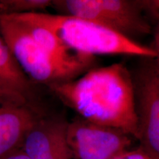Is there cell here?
I'll use <instances>...</instances> for the list:
<instances>
[{"instance_id": "cell-1", "label": "cell", "mask_w": 159, "mask_h": 159, "mask_svg": "<svg viewBox=\"0 0 159 159\" xmlns=\"http://www.w3.org/2000/svg\"><path fill=\"white\" fill-rule=\"evenodd\" d=\"M48 88L81 118L138 139L136 89L123 63L89 69L77 78Z\"/></svg>"}, {"instance_id": "cell-2", "label": "cell", "mask_w": 159, "mask_h": 159, "mask_svg": "<svg viewBox=\"0 0 159 159\" xmlns=\"http://www.w3.org/2000/svg\"><path fill=\"white\" fill-rule=\"evenodd\" d=\"M16 15L49 29L77 54L92 57L97 55H125L147 59L156 57V52L152 47L78 18L44 12Z\"/></svg>"}, {"instance_id": "cell-3", "label": "cell", "mask_w": 159, "mask_h": 159, "mask_svg": "<svg viewBox=\"0 0 159 159\" xmlns=\"http://www.w3.org/2000/svg\"><path fill=\"white\" fill-rule=\"evenodd\" d=\"M0 35L18 65L32 82L47 86L74 80L89 70L91 65L67 64L43 50L23 22L13 16L0 17Z\"/></svg>"}, {"instance_id": "cell-4", "label": "cell", "mask_w": 159, "mask_h": 159, "mask_svg": "<svg viewBox=\"0 0 159 159\" xmlns=\"http://www.w3.org/2000/svg\"><path fill=\"white\" fill-rule=\"evenodd\" d=\"M66 137L74 159H111L130 148L133 139L122 131L80 116L68 122Z\"/></svg>"}, {"instance_id": "cell-5", "label": "cell", "mask_w": 159, "mask_h": 159, "mask_svg": "<svg viewBox=\"0 0 159 159\" xmlns=\"http://www.w3.org/2000/svg\"><path fill=\"white\" fill-rule=\"evenodd\" d=\"M151 61L139 77L138 140L140 146L159 159V71L154 59Z\"/></svg>"}, {"instance_id": "cell-6", "label": "cell", "mask_w": 159, "mask_h": 159, "mask_svg": "<svg viewBox=\"0 0 159 159\" xmlns=\"http://www.w3.org/2000/svg\"><path fill=\"white\" fill-rule=\"evenodd\" d=\"M42 116L33 100L0 93V158L21 148L26 134Z\"/></svg>"}, {"instance_id": "cell-7", "label": "cell", "mask_w": 159, "mask_h": 159, "mask_svg": "<svg viewBox=\"0 0 159 159\" xmlns=\"http://www.w3.org/2000/svg\"><path fill=\"white\" fill-rule=\"evenodd\" d=\"M67 125L59 117H40L21 145L29 159H74L67 142Z\"/></svg>"}, {"instance_id": "cell-8", "label": "cell", "mask_w": 159, "mask_h": 159, "mask_svg": "<svg viewBox=\"0 0 159 159\" xmlns=\"http://www.w3.org/2000/svg\"><path fill=\"white\" fill-rule=\"evenodd\" d=\"M97 2L117 33L132 40L151 33V26L142 13L146 1L97 0Z\"/></svg>"}, {"instance_id": "cell-9", "label": "cell", "mask_w": 159, "mask_h": 159, "mask_svg": "<svg viewBox=\"0 0 159 159\" xmlns=\"http://www.w3.org/2000/svg\"><path fill=\"white\" fill-rule=\"evenodd\" d=\"M32 83L18 65L0 35V92L33 100Z\"/></svg>"}, {"instance_id": "cell-10", "label": "cell", "mask_w": 159, "mask_h": 159, "mask_svg": "<svg viewBox=\"0 0 159 159\" xmlns=\"http://www.w3.org/2000/svg\"><path fill=\"white\" fill-rule=\"evenodd\" d=\"M52 0H0V17L21 13H43Z\"/></svg>"}, {"instance_id": "cell-11", "label": "cell", "mask_w": 159, "mask_h": 159, "mask_svg": "<svg viewBox=\"0 0 159 159\" xmlns=\"http://www.w3.org/2000/svg\"><path fill=\"white\" fill-rule=\"evenodd\" d=\"M111 159H157L142 146L135 149H127L116 154Z\"/></svg>"}, {"instance_id": "cell-12", "label": "cell", "mask_w": 159, "mask_h": 159, "mask_svg": "<svg viewBox=\"0 0 159 159\" xmlns=\"http://www.w3.org/2000/svg\"><path fill=\"white\" fill-rule=\"evenodd\" d=\"M0 159H29V158L26 155L25 152H24L22 148H20L12 151L11 152H10V153L6 155L5 156L2 157Z\"/></svg>"}, {"instance_id": "cell-13", "label": "cell", "mask_w": 159, "mask_h": 159, "mask_svg": "<svg viewBox=\"0 0 159 159\" xmlns=\"http://www.w3.org/2000/svg\"><path fill=\"white\" fill-rule=\"evenodd\" d=\"M154 49V51L156 53V57L154 59L155 62L158 66H159V25L158 26V28L156 30V34H155L154 38V46L152 47Z\"/></svg>"}, {"instance_id": "cell-14", "label": "cell", "mask_w": 159, "mask_h": 159, "mask_svg": "<svg viewBox=\"0 0 159 159\" xmlns=\"http://www.w3.org/2000/svg\"><path fill=\"white\" fill-rule=\"evenodd\" d=\"M149 6L150 8L154 13L159 15V0H154V1H149Z\"/></svg>"}, {"instance_id": "cell-15", "label": "cell", "mask_w": 159, "mask_h": 159, "mask_svg": "<svg viewBox=\"0 0 159 159\" xmlns=\"http://www.w3.org/2000/svg\"><path fill=\"white\" fill-rule=\"evenodd\" d=\"M155 63H156V62H155ZM156 66L157 69H158V71H159V66H158V65H157V64H156Z\"/></svg>"}]
</instances>
